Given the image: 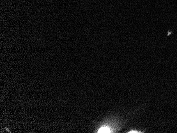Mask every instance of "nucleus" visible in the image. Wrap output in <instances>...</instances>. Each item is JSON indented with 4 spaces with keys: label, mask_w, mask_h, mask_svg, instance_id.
<instances>
[{
    "label": "nucleus",
    "mask_w": 177,
    "mask_h": 133,
    "mask_svg": "<svg viewBox=\"0 0 177 133\" xmlns=\"http://www.w3.org/2000/svg\"><path fill=\"white\" fill-rule=\"evenodd\" d=\"M97 133H111L110 129L108 127H102L98 131Z\"/></svg>",
    "instance_id": "obj_1"
},
{
    "label": "nucleus",
    "mask_w": 177,
    "mask_h": 133,
    "mask_svg": "<svg viewBox=\"0 0 177 133\" xmlns=\"http://www.w3.org/2000/svg\"><path fill=\"white\" fill-rule=\"evenodd\" d=\"M129 133H141V132H138V131H129Z\"/></svg>",
    "instance_id": "obj_2"
}]
</instances>
